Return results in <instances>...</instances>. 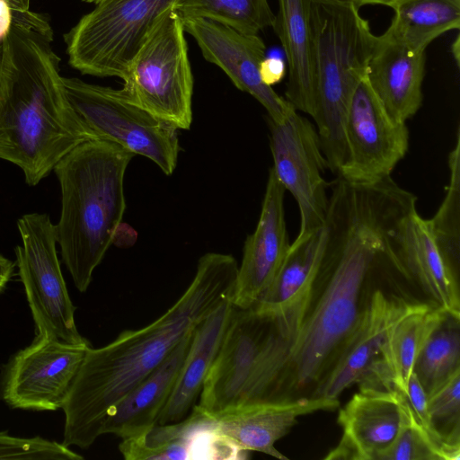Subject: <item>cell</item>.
<instances>
[{"label": "cell", "mask_w": 460, "mask_h": 460, "mask_svg": "<svg viewBox=\"0 0 460 460\" xmlns=\"http://www.w3.org/2000/svg\"><path fill=\"white\" fill-rule=\"evenodd\" d=\"M181 21L185 32L196 40L204 58L220 67L239 90L253 96L271 121L281 122L296 110L261 80L260 64L266 57V47L258 35L205 18Z\"/></svg>", "instance_id": "4fadbf2b"}, {"label": "cell", "mask_w": 460, "mask_h": 460, "mask_svg": "<svg viewBox=\"0 0 460 460\" xmlns=\"http://www.w3.org/2000/svg\"><path fill=\"white\" fill-rule=\"evenodd\" d=\"M385 31L412 52L425 51L443 33L460 27V0H403Z\"/></svg>", "instance_id": "d4e9b609"}, {"label": "cell", "mask_w": 460, "mask_h": 460, "mask_svg": "<svg viewBox=\"0 0 460 460\" xmlns=\"http://www.w3.org/2000/svg\"><path fill=\"white\" fill-rule=\"evenodd\" d=\"M286 190L270 169L261 215L253 233L247 236L231 298L234 307L248 308L266 292L290 247L284 196Z\"/></svg>", "instance_id": "5bb4252c"}, {"label": "cell", "mask_w": 460, "mask_h": 460, "mask_svg": "<svg viewBox=\"0 0 460 460\" xmlns=\"http://www.w3.org/2000/svg\"><path fill=\"white\" fill-rule=\"evenodd\" d=\"M237 261L202 255L191 283L156 320L126 330L109 344L89 347L62 410V444L86 449L102 435L110 411L154 371L178 343L224 301L231 299Z\"/></svg>", "instance_id": "7a4b0ae2"}, {"label": "cell", "mask_w": 460, "mask_h": 460, "mask_svg": "<svg viewBox=\"0 0 460 460\" xmlns=\"http://www.w3.org/2000/svg\"><path fill=\"white\" fill-rule=\"evenodd\" d=\"M134 155L117 143L93 138L77 145L54 167L61 189L57 242L80 292L87 290L115 241L126 209L125 172Z\"/></svg>", "instance_id": "277c9868"}, {"label": "cell", "mask_w": 460, "mask_h": 460, "mask_svg": "<svg viewBox=\"0 0 460 460\" xmlns=\"http://www.w3.org/2000/svg\"><path fill=\"white\" fill-rule=\"evenodd\" d=\"M338 399L299 398L266 402L246 407L215 419L216 429L240 448L287 459L275 448V443L286 436L300 416L319 411H332Z\"/></svg>", "instance_id": "e0dca14e"}, {"label": "cell", "mask_w": 460, "mask_h": 460, "mask_svg": "<svg viewBox=\"0 0 460 460\" xmlns=\"http://www.w3.org/2000/svg\"><path fill=\"white\" fill-rule=\"evenodd\" d=\"M344 136L347 160L337 176L355 183H373L390 177L409 147L406 123L389 115L367 75L351 96Z\"/></svg>", "instance_id": "8fae6325"}, {"label": "cell", "mask_w": 460, "mask_h": 460, "mask_svg": "<svg viewBox=\"0 0 460 460\" xmlns=\"http://www.w3.org/2000/svg\"><path fill=\"white\" fill-rule=\"evenodd\" d=\"M67 99L98 138L117 143L154 162L166 175L176 168L177 128L128 101L119 89L63 77Z\"/></svg>", "instance_id": "ba28073f"}, {"label": "cell", "mask_w": 460, "mask_h": 460, "mask_svg": "<svg viewBox=\"0 0 460 460\" xmlns=\"http://www.w3.org/2000/svg\"><path fill=\"white\" fill-rule=\"evenodd\" d=\"M172 8L181 18H205L252 35L275 22L268 0H176Z\"/></svg>", "instance_id": "83f0119b"}, {"label": "cell", "mask_w": 460, "mask_h": 460, "mask_svg": "<svg viewBox=\"0 0 460 460\" xmlns=\"http://www.w3.org/2000/svg\"><path fill=\"white\" fill-rule=\"evenodd\" d=\"M399 394L394 388L360 386L339 412L342 435L324 459L379 460L402 423Z\"/></svg>", "instance_id": "2e32d148"}, {"label": "cell", "mask_w": 460, "mask_h": 460, "mask_svg": "<svg viewBox=\"0 0 460 460\" xmlns=\"http://www.w3.org/2000/svg\"><path fill=\"white\" fill-rule=\"evenodd\" d=\"M176 0H101L66 34L69 64L84 75L124 79Z\"/></svg>", "instance_id": "8992f818"}, {"label": "cell", "mask_w": 460, "mask_h": 460, "mask_svg": "<svg viewBox=\"0 0 460 460\" xmlns=\"http://www.w3.org/2000/svg\"><path fill=\"white\" fill-rule=\"evenodd\" d=\"M62 443L40 437L17 438L0 432V460H81Z\"/></svg>", "instance_id": "1f68e13d"}, {"label": "cell", "mask_w": 460, "mask_h": 460, "mask_svg": "<svg viewBox=\"0 0 460 460\" xmlns=\"http://www.w3.org/2000/svg\"><path fill=\"white\" fill-rule=\"evenodd\" d=\"M13 11L7 0H0V44L10 31L13 21Z\"/></svg>", "instance_id": "836d02e7"}, {"label": "cell", "mask_w": 460, "mask_h": 460, "mask_svg": "<svg viewBox=\"0 0 460 460\" xmlns=\"http://www.w3.org/2000/svg\"><path fill=\"white\" fill-rule=\"evenodd\" d=\"M13 269V261L0 253V293L10 280Z\"/></svg>", "instance_id": "e575fe53"}, {"label": "cell", "mask_w": 460, "mask_h": 460, "mask_svg": "<svg viewBox=\"0 0 460 460\" xmlns=\"http://www.w3.org/2000/svg\"><path fill=\"white\" fill-rule=\"evenodd\" d=\"M181 18L171 8L129 66L121 94L177 129L192 123L193 76Z\"/></svg>", "instance_id": "52a82bcc"}, {"label": "cell", "mask_w": 460, "mask_h": 460, "mask_svg": "<svg viewBox=\"0 0 460 460\" xmlns=\"http://www.w3.org/2000/svg\"><path fill=\"white\" fill-rule=\"evenodd\" d=\"M52 30L40 14L13 11L0 44V159L37 185L94 133L71 106L51 47Z\"/></svg>", "instance_id": "3957f363"}, {"label": "cell", "mask_w": 460, "mask_h": 460, "mask_svg": "<svg viewBox=\"0 0 460 460\" xmlns=\"http://www.w3.org/2000/svg\"><path fill=\"white\" fill-rule=\"evenodd\" d=\"M312 0H278L273 29L288 61L286 99L312 118L316 103V66Z\"/></svg>", "instance_id": "44dd1931"}, {"label": "cell", "mask_w": 460, "mask_h": 460, "mask_svg": "<svg viewBox=\"0 0 460 460\" xmlns=\"http://www.w3.org/2000/svg\"><path fill=\"white\" fill-rule=\"evenodd\" d=\"M448 314L420 303L389 329L378 358L359 382L361 386L395 389L406 396L416 358L433 331Z\"/></svg>", "instance_id": "ffe728a7"}, {"label": "cell", "mask_w": 460, "mask_h": 460, "mask_svg": "<svg viewBox=\"0 0 460 460\" xmlns=\"http://www.w3.org/2000/svg\"><path fill=\"white\" fill-rule=\"evenodd\" d=\"M13 10H29L30 0H7Z\"/></svg>", "instance_id": "8d00e7d4"}, {"label": "cell", "mask_w": 460, "mask_h": 460, "mask_svg": "<svg viewBox=\"0 0 460 460\" xmlns=\"http://www.w3.org/2000/svg\"><path fill=\"white\" fill-rule=\"evenodd\" d=\"M193 332L110 411L102 435L114 434L124 439L157 424L189 352Z\"/></svg>", "instance_id": "7402d4cb"}, {"label": "cell", "mask_w": 460, "mask_h": 460, "mask_svg": "<svg viewBox=\"0 0 460 460\" xmlns=\"http://www.w3.org/2000/svg\"><path fill=\"white\" fill-rule=\"evenodd\" d=\"M425 51L412 52L387 33L378 36L367 77L386 111L402 122L421 106Z\"/></svg>", "instance_id": "ac0fdd59"}, {"label": "cell", "mask_w": 460, "mask_h": 460, "mask_svg": "<svg viewBox=\"0 0 460 460\" xmlns=\"http://www.w3.org/2000/svg\"><path fill=\"white\" fill-rule=\"evenodd\" d=\"M89 347L90 343L70 344L37 336L5 367L3 400L16 409H62Z\"/></svg>", "instance_id": "7c38bea8"}, {"label": "cell", "mask_w": 460, "mask_h": 460, "mask_svg": "<svg viewBox=\"0 0 460 460\" xmlns=\"http://www.w3.org/2000/svg\"><path fill=\"white\" fill-rule=\"evenodd\" d=\"M459 35H457V37L456 38L455 41L452 44V52L457 66H459Z\"/></svg>", "instance_id": "74e56055"}, {"label": "cell", "mask_w": 460, "mask_h": 460, "mask_svg": "<svg viewBox=\"0 0 460 460\" xmlns=\"http://www.w3.org/2000/svg\"><path fill=\"white\" fill-rule=\"evenodd\" d=\"M354 330L343 344L315 397L338 399L349 386L359 383L378 358L389 329L416 309L420 303L372 290Z\"/></svg>", "instance_id": "9a60e30c"}, {"label": "cell", "mask_w": 460, "mask_h": 460, "mask_svg": "<svg viewBox=\"0 0 460 460\" xmlns=\"http://www.w3.org/2000/svg\"><path fill=\"white\" fill-rule=\"evenodd\" d=\"M459 320L447 314L416 358L412 373L427 396L460 371Z\"/></svg>", "instance_id": "4316f807"}, {"label": "cell", "mask_w": 460, "mask_h": 460, "mask_svg": "<svg viewBox=\"0 0 460 460\" xmlns=\"http://www.w3.org/2000/svg\"><path fill=\"white\" fill-rule=\"evenodd\" d=\"M311 20L316 66L313 119L323 155L336 176L347 160L344 125L353 92L367 75L378 36L354 4L312 0Z\"/></svg>", "instance_id": "5b68a950"}, {"label": "cell", "mask_w": 460, "mask_h": 460, "mask_svg": "<svg viewBox=\"0 0 460 460\" xmlns=\"http://www.w3.org/2000/svg\"><path fill=\"white\" fill-rule=\"evenodd\" d=\"M402 423L391 446L379 460H450L420 424L406 396L399 394Z\"/></svg>", "instance_id": "f546056e"}, {"label": "cell", "mask_w": 460, "mask_h": 460, "mask_svg": "<svg viewBox=\"0 0 460 460\" xmlns=\"http://www.w3.org/2000/svg\"><path fill=\"white\" fill-rule=\"evenodd\" d=\"M286 75V65L279 58H267L260 64V75L263 83L272 86L279 83Z\"/></svg>", "instance_id": "d6a6232c"}, {"label": "cell", "mask_w": 460, "mask_h": 460, "mask_svg": "<svg viewBox=\"0 0 460 460\" xmlns=\"http://www.w3.org/2000/svg\"><path fill=\"white\" fill-rule=\"evenodd\" d=\"M324 237L323 226L307 237L290 243L275 279L253 305L261 311L279 315L304 297L315 277Z\"/></svg>", "instance_id": "cb8c5ba5"}, {"label": "cell", "mask_w": 460, "mask_h": 460, "mask_svg": "<svg viewBox=\"0 0 460 460\" xmlns=\"http://www.w3.org/2000/svg\"><path fill=\"white\" fill-rule=\"evenodd\" d=\"M398 252L407 279L419 286L435 305L460 319V298L456 274L447 265L417 208L402 221Z\"/></svg>", "instance_id": "d6986e66"}, {"label": "cell", "mask_w": 460, "mask_h": 460, "mask_svg": "<svg viewBox=\"0 0 460 460\" xmlns=\"http://www.w3.org/2000/svg\"><path fill=\"white\" fill-rule=\"evenodd\" d=\"M273 171L296 199L300 227L295 241L323 227L328 208L327 164L315 126L296 110L283 121L270 119Z\"/></svg>", "instance_id": "30bf717a"}, {"label": "cell", "mask_w": 460, "mask_h": 460, "mask_svg": "<svg viewBox=\"0 0 460 460\" xmlns=\"http://www.w3.org/2000/svg\"><path fill=\"white\" fill-rule=\"evenodd\" d=\"M324 243L308 293L273 314L233 411L315 398L354 330L377 276L401 268L398 230L417 198L391 178L331 182Z\"/></svg>", "instance_id": "6da1fadb"}, {"label": "cell", "mask_w": 460, "mask_h": 460, "mask_svg": "<svg viewBox=\"0 0 460 460\" xmlns=\"http://www.w3.org/2000/svg\"><path fill=\"white\" fill-rule=\"evenodd\" d=\"M22 244L15 247L16 264L37 336L70 344L89 341L78 332L73 305L57 253V231L49 215L28 213L17 220Z\"/></svg>", "instance_id": "9c48e42d"}, {"label": "cell", "mask_w": 460, "mask_h": 460, "mask_svg": "<svg viewBox=\"0 0 460 460\" xmlns=\"http://www.w3.org/2000/svg\"><path fill=\"white\" fill-rule=\"evenodd\" d=\"M431 423L449 446L460 448V371L428 396Z\"/></svg>", "instance_id": "4dcf8cb0"}, {"label": "cell", "mask_w": 460, "mask_h": 460, "mask_svg": "<svg viewBox=\"0 0 460 460\" xmlns=\"http://www.w3.org/2000/svg\"><path fill=\"white\" fill-rule=\"evenodd\" d=\"M354 4L358 8L365 4H382L394 8L399 3L403 0H343Z\"/></svg>", "instance_id": "d590c367"}, {"label": "cell", "mask_w": 460, "mask_h": 460, "mask_svg": "<svg viewBox=\"0 0 460 460\" xmlns=\"http://www.w3.org/2000/svg\"><path fill=\"white\" fill-rule=\"evenodd\" d=\"M84 2H87V3H94V4H97L99 1L101 0H83Z\"/></svg>", "instance_id": "f35d334b"}, {"label": "cell", "mask_w": 460, "mask_h": 460, "mask_svg": "<svg viewBox=\"0 0 460 460\" xmlns=\"http://www.w3.org/2000/svg\"><path fill=\"white\" fill-rule=\"evenodd\" d=\"M211 419L194 404L183 420L155 424L121 439L119 449L127 460H187L195 433Z\"/></svg>", "instance_id": "484cf974"}, {"label": "cell", "mask_w": 460, "mask_h": 460, "mask_svg": "<svg viewBox=\"0 0 460 460\" xmlns=\"http://www.w3.org/2000/svg\"><path fill=\"white\" fill-rule=\"evenodd\" d=\"M449 181L436 214L427 223L447 265L457 274L460 252V130L448 155Z\"/></svg>", "instance_id": "f1b7e54d"}, {"label": "cell", "mask_w": 460, "mask_h": 460, "mask_svg": "<svg viewBox=\"0 0 460 460\" xmlns=\"http://www.w3.org/2000/svg\"><path fill=\"white\" fill-rule=\"evenodd\" d=\"M233 310L227 299L194 329L189 352L157 424L177 422L188 416L217 356Z\"/></svg>", "instance_id": "603a6c76"}]
</instances>
